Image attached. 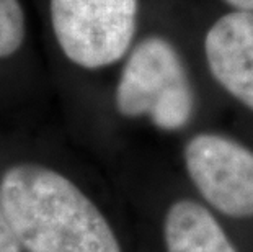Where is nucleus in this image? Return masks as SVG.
Returning <instances> with one entry per match:
<instances>
[{
  "label": "nucleus",
  "mask_w": 253,
  "mask_h": 252,
  "mask_svg": "<svg viewBox=\"0 0 253 252\" xmlns=\"http://www.w3.org/2000/svg\"><path fill=\"white\" fill-rule=\"evenodd\" d=\"M0 202L23 252H123L100 206L49 164H8L0 172Z\"/></svg>",
  "instance_id": "nucleus-1"
},
{
  "label": "nucleus",
  "mask_w": 253,
  "mask_h": 252,
  "mask_svg": "<svg viewBox=\"0 0 253 252\" xmlns=\"http://www.w3.org/2000/svg\"><path fill=\"white\" fill-rule=\"evenodd\" d=\"M201 77V64L175 31L144 25L111 76L113 108L123 120L145 121L167 135L181 133L196 118Z\"/></svg>",
  "instance_id": "nucleus-2"
},
{
  "label": "nucleus",
  "mask_w": 253,
  "mask_h": 252,
  "mask_svg": "<svg viewBox=\"0 0 253 252\" xmlns=\"http://www.w3.org/2000/svg\"><path fill=\"white\" fill-rule=\"evenodd\" d=\"M59 57L84 76L115 74L144 28L142 0H46Z\"/></svg>",
  "instance_id": "nucleus-3"
},
{
  "label": "nucleus",
  "mask_w": 253,
  "mask_h": 252,
  "mask_svg": "<svg viewBox=\"0 0 253 252\" xmlns=\"http://www.w3.org/2000/svg\"><path fill=\"white\" fill-rule=\"evenodd\" d=\"M183 165L195 189L225 216L253 218V149L217 131H201L183 146Z\"/></svg>",
  "instance_id": "nucleus-4"
},
{
  "label": "nucleus",
  "mask_w": 253,
  "mask_h": 252,
  "mask_svg": "<svg viewBox=\"0 0 253 252\" xmlns=\"http://www.w3.org/2000/svg\"><path fill=\"white\" fill-rule=\"evenodd\" d=\"M196 54L214 87L253 113V12L220 8L199 31Z\"/></svg>",
  "instance_id": "nucleus-5"
},
{
  "label": "nucleus",
  "mask_w": 253,
  "mask_h": 252,
  "mask_svg": "<svg viewBox=\"0 0 253 252\" xmlns=\"http://www.w3.org/2000/svg\"><path fill=\"white\" fill-rule=\"evenodd\" d=\"M164 239L167 252H239L214 214L188 198L167 210Z\"/></svg>",
  "instance_id": "nucleus-6"
},
{
  "label": "nucleus",
  "mask_w": 253,
  "mask_h": 252,
  "mask_svg": "<svg viewBox=\"0 0 253 252\" xmlns=\"http://www.w3.org/2000/svg\"><path fill=\"white\" fill-rule=\"evenodd\" d=\"M28 41V17L21 0H0V62L17 57Z\"/></svg>",
  "instance_id": "nucleus-7"
},
{
  "label": "nucleus",
  "mask_w": 253,
  "mask_h": 252,
  "mask_svg": "<svg viewBox=\"0 0 253 252\" xmlns=\"http://www.w3.org/2000/svg\"><path fill=\"white\" fill-rule=\"evenodd\" d=\"M0 252H23L2 202H0Z\"/></svg>",
  "instance_id": "nucleus-8"
},
{
  "label": "nucleus",
  "mask_w": 253,
  "mask_h": 252,
  "mask_svg": "<svg viewBox=\"0 0 253 252\" xmlns=\"http://www.w3.org/2000/svg\"><path fill=\"white\" fill-rule=\"evenodd\" d=\"M220 8L253 12V0H216Z\"/></svg>",
  "instance_id": "nucleus-9"
}]
</instances>
